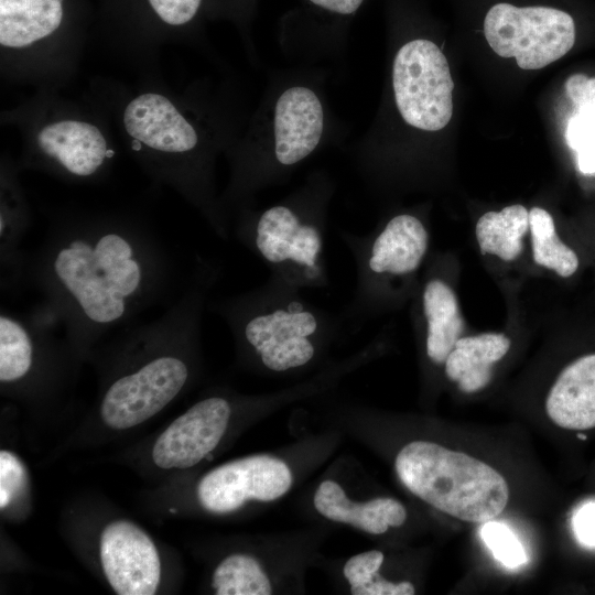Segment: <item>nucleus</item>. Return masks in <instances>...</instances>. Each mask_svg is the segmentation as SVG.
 Listing matches in <instances>:
<instances>
[{
  "label": "nucleus",
  "mask_w": 595,
  "mask_h": 595,
  "mask_svg": "<svg viewBox=\"0 0 595 595\" xmlns=\"http://www.w3.org/2000/svg\"><path fill=\"white\" fill-rule=\"evenodd\" d=\"M148 2L164 24L182 26L194 19L202 0H148Z\"/></svg>",
  "instance_id": "bb28decb"
},
{
  "label": "nucleus",
  "mask_w": 595,
  "mask_h": 595,
  "mask_svg": "<svg viewBox=\"0 0 595 595\" xmlns=\"http://www.w3.org/2000/svg\"><path fill=\"white\" fill-rule=\"evenodd\" d=\"M104 573L119 595H152L161 577V562L151 538L127 520L109 523L100 538Z\"/></svg>",
  "instance_id": "ddd939ff"
},
{
  "label": "nucleus",
  "mask_w": 595,
  "mask_h": 595,
  "mask_svg": "<svg viewBox=\"0 0 595 595\" xmlns=\"http://www.w3.org/2000/svg\"><path fill=\"white\" fill-rule=\"evenodd\" d=\"M385 560L381 551L370 550L349 558L343 574L353 595H412L415 593L409 581L391 582L378 574Z\"/></svg>",
  "instance_id": "b1692460"
},
{
  "label": "nucleus",
  "mask_w": 595,
  "mask_h": 595,
  "mask_svg": "<svg viewBox=\"0 0 595 595\" xmlns=\"http://www.w3.org/2000/svg\"><path fill=\"white\" fill-rule=\"evenodd\" d=\"M482 537L495 558L506 566L517 567L527 561L523 547L505 524L491 520L485 522Z\"/></svg>",
  "instance_id": "a878e982"
},
{
  "label": "nucleus",
  "mask_w": 595,
  "mask_h": 595,
  "mask_svg": "<svg viewBox=\"0 0 595 595\" xmlns=\"http://www.w3.org/2000/svg\"><path fill=\"white\" fill-rule=\"evenodd\" d=\"M323 128V107L312 89L284 90L274 106L273 169H288L307 158L317 148Z\"/></svg>",
  "instance_id": "2eb2a0df"
},
{
  "label": "nucleus",
  "mask_w": 595,
  "mask_h": 595,
  "mask_svg": "<svg viewBox=\"0 0 595 595\" xmlns=\"http://www.w3.org/2000/svg\"><path fill=\"white\" fill-rule=\"evenodd\" d=\"M64 19V0H0L1 57L18 63H36L51 56V40Z\"/></svg>",
  "instance_id": "4468645a"
},
{
  "label": "nucleus",
  "mask_w": 595,
  "mask_h": 595,
  "mask_svg": "<svg viewBox=\"0 0 595 595\" xmlns=\"http://www.w3.org/2000/svg\"><path fill=\"white\" fill-rule=\"evenodd\" d=\"M120 125L130 151L153 182L178 192L224 241L229 218L215 197L212 159L180 101L169 93L142 90L121 107Z\"/></svg>",
  "instance_id": "20e7f679"
},
{
  "label": "nucleus",
  "mask_w": 595,
  "mask_h": 595,
  "mask_svg": "<svg viewBox=\"0 0 595 595\" xmlns=\"http://www.w3.org/2000/svg\"><path fill=\"white\" fill-rule=\"evenodd\" d=\"M493 51L515 57L522 69H540L563 57L575 43V23L565 11L549 7L493 6L484 20Z\"/></svg>",
  "instance_id": "1a4fd4ad"
},
{
  "label": "nucleus",
  "mask_w": 595,
  "mask_h": 595,
  "mask_svg": "<svg viewBox=\"0 0 595 595\" xmlns=\"http://www.w3.org/2000/svg\"><path fill=\"white\" fill-rule=\"evenodd\" d=\"M313 504L324 518L372 536H380L390 527H400L407 519V510L399 500L378 497L365 502L353 501L343 487L332 479H325L318 485Z\"/></svg>",
  "instance_id": "a211bd4d"
},
{
  "label": "nucleus",
  "mask_w": 595,
  "mask_h": 595,
  "mask_svg": "<svg viewBox=\"0 0 595 595\" xmlns=\"http://www.w3.org/2000/svg\"><path fill=\"white\" fill-rule=\"evenodd\" d=\"M510 348V339L499 333L461 337L445 360V374L466 393L485 388L491 380V366Z\"/></svg>",
  "instance_id": "aec40b11"
},
{
  "label": "nucleus",
  "mask_w": 595,
  "mask_h": 595,
  "mask_svg": "<svg viewBox=\"0 0 595 595\" xmlns=\"http://www.w3.org/2000/svg\"><path fill=\"white\" fill-rule=\"evenodd\" d=\"M394 469L411 494L463 521L494 520L509 500L508 484L494 467L433 442L405 444Z\"/></svg>",
  "instance_id": "423d86ee"
},
{
  "label": "nucleus",
  "mask_w": 595,
  "mask_h": 595,
  "mask_svg": "<svg viewBox=\"0 0 595 595\" xmlns=\"http://www.w3.org/2000/svg\"><path fill=\"white\" fill-rule=\"evenodd\" d=\"M329 191L312 183L284 203L262 212L244 209L234 227L237 241L277 275L299 289L329 284L325 260Z\"/></svg>",
  "instance_id": "39448f33"
},
{
  "label": "nucleus",
  "mask_w": 595,
  "mask_h": 595,
  "mask_svg": "<svg viewBox=\"0 0 595 595\" xmlns=\"http://www.w3.org/2000/svg\"><path fill=\"white\" fill-rule=\"evenodd\" d=\"M207 301L203 290L186 286L163 314L126 336L121 344L136 364L104 392L100 415L108 426L126 430L149 420L187 385V357L198 344Z\"/></svg>",
  "instance_id": "f03ea898"
},
{
  "label": "nucleus",
  "mask_w": 595,
  "mask_h": 595,
  "mask_svg": "<svg viewBox=\"0 0 595 595\" xmlns=\"http://www.w3.org/2000/svg\"><path fill=\"white\" fill-rule=\"evenodd\" d=\"M573 527L582 543L595 547V504H586L575 513Z\"/></svg>",
  "instance_id": "c756f323"
},
{
  "label": "nucleus",
  "mask_w": 595,
  "mask_h": 595,
  "mask_svg": "<svg viewBox=\"0 0 595 595\" xmlns=\"http://www.w3.org/2000/svg\"><path fill=\"white\" fill-rule=\"evenodd\" d=\"M172 275L161 239L142 219L122 213L55 219L26 269V282L42 296L39 306L77 347L160 301Z\"/></svg>",
  "instance_id": "f257e3e1"
},
{
  "label": "nucleus",
  "mask_w": 595,
  "mask_h": 595,
  "mask_svg": "<svg viewBox=\"0 0 595 595\" xmlns=\"http://www.w3.org/2000/svg\"><path fill=\"white\" fill-rule=\"evenodd\" d=\"M292 484L293 475L284 461L272 455H251L208 472L197 485V498L207 511L223 515L248 501L278 500Z\"/></svg>",
  "instance_id": "9b49d317"
},
{
  "label": "nucleus",
  "mask_w": 595,
  "mask_h": 595,
  "mask_svg": "<svg viewBox=\"0 0 595 595\" xmlns=\"http://www.w3.org/2000/svg\"><path fill=\"white\" fill-rule=\"evenodd\" d=\"M20 166L1 163L0 175V271L1 290L14 293L26 282L29 256L21 244L31 224V209L18 178Z\"/></svg>",
  "instance_id": "dca6fc26"
},
{
  "label": "nucleus",
  "mask_w": 595,
  "mask_h": 595,
  "mask_svg": "<svg viewBox=\"0 0 595 595\" xmlns=\"http://www.w3.org/2000/svg\"><path fill=\"white\" fill-rule=\"evenodd\" d=\"M115 156L99 123L73 112L44 113L31 125L20 169H35L67 182L101 178Z\"/></svg>",
  "instance_id": "6e6552de"
},
{
  "label": "nucleus",
  "mask_w": 595,
  "mask_h": 595,
  "mask_svg": "<svg viewBox=\"0 0 595 595\" xmlns=\"http://www.w3.org/2000/svg\"><path fill=\"white\" fill-rule=\"evenodd\" d=\"M339 239L355 266V286L339 315L353 332L377 313L387 299L388 282L413 274L424 259L429 232L420 218L398 214L372 234L342 230Z\"/></svg>",
  "instance_id": "0eeeda50"
},
{
  "label": "nucleus",
  "mask_w": 595,
  "mask_h": 595,
  "mask_svg": "<svg viewBox=\"0 0 595 595\" xmlns=\"http://www.w3.org/2000/svg\"><path fill=\"white\" fill-rule=\"evenodd\" d=\"M207 309L229 327L241 351L275 374L312 364L345 326L339 314L311 303L301 289L273 274L257 288L208 302Z\"/></svg>",
  "instance_id": "7ed1b4c3"
},
{
  "label": "nucleus",
  "mask_w": 595,
  "mask_h": 595,
  "mask_svg": "<svg viewBox=\"0 0 595 595\" xmlns=\"http://www.w3.org/2000/svg\"><path fill=\"white\" fill-rule=\"evenodd\" d=\"M212 586L217 595H269L271 581L259 561L249 554L226 556L215 569Z\"/></svg>",
  "instance_id": "5701e85b"
},
{
  "label": "nucleus",
  "mask_w": 595,
  "mask_h": 595,
  "mask_svg": "<svg viewBox=\"0 0 595 595\" xmlns=\"http://www.w3.org/2000/svg\"><path fill=\"white\" fill-rule=\"evenodd\" d=\"M30 493V478L22 461L12 452L0 451V508L19 507Z\"/></svg>",
  "instance_id": "393cba45"
},
{
  "label": "nucleus",
  "mask_w": 595,
  "mask_h": 595,
  "mask_svg": "<svg viewBox=\"0 0 595 595\" xmlns=\"http://www.w3.org/2000/svg\"><path fill=\"white\" fill-rule=\"evenodd\" d=\"M532 255L537 264L556 272L560 277H571L578 268V258L558 236L552 216L543 208L533 207L529 212Z\"/></svg>",
  "instance_id": "4be33fe9"
},
{
  "label": "nucleus",
  "mask_w": 595,
  "mask_h": 595,
  "mask_svg": "<svg viewBox=\"0 0 595 595\" xmlns=\"http://www.w3.org/2000/svg\"><path fill=\"white\" fill-rule=\"evenodd\" d=\"M577 166L585 175L595 174V144L577 151Z\"/></svg>",
  "instance_id": "2f4dec72"
},
{
  "label": "nucleus",
  "mask_w": 595,
  "mask_h": 595,
  "mask_svg": "<svg viewBox=\"0 0 595 595\" xmlns=\"http://www.w3.org/2000/svg\"><path fill=\"white\" fill-rule=\"evenodd\" d=\"M392 86L397 108L408 125L437 131L450 122L454 82L445 55L433 42L418 39L399 48Z\"/></svg>",
  "instance_id": "9d476101"
},
{
  "label": "nucleus",
  "mask_w": 595,
  "mask_h": 595,
  "mask_svg": "<svg viewBox=\"0 0 595 595\" xmlns=\"http://www.w3.org/2000/svg\"><path fill=\"white\" fill-rule=\"evenodd\" d=\"M231 404L221 396L206 397L176 418L158 437L152 458L158 467L190 468L207 457L223 439Z\"/></svg>",
  "instance_id": "f8f14e48"
},
{
  "label": "nucleus",
  "mask_w": 595,
  "mask_h": 595,
  "mask_svg": "<svg viewBox=\"0 0 595 595\" xmlns=\"http://www.w3.org/2000/svg\"><path fill=\"white\" fill-rule=\"evenodd\" d=\"M529 229V212L516 204L500 212H487L477 221L475 232L483 253L505 261L515 260L522 250L521 239Z\"/></svg>",
  "instance_id": "412c9836"
},
{
  "label": "nucleus",
  "mask_w": 595,
  "mask_h": 595,
  "mask_svg": "<svg viewBox=\"0 0 595 595\" xmlns=\"http://www.w3.org/2000/svg\"><path fill=\"white\" fill-rule=\"evenodd\" d=\"M565 141L576 152L595 144V121L576 112L567 122Z\"/></svg>",
  "instance_id": "cd10ccee"
},
{
  "label": "nucleus",
  "mask_w": 595,
  "mask_h": 595,
  "mask_svg": "<svg viewBox=\"0 0 595 595\" xmlns=\"http://www.w3.org/2000/svg\"><path fill=\"white\" fill-rule=\"evenodd\" d=\"M425 321V351L429 359L444 364L464 331L454 291L442 280H429L421 295Z\"/></svg>",
  "instance_id": "6ab92c4d"
},
{
  "label": "nucleus",
  "mask_w": 595,
  "mask_h": 595,
  "mask_svg": "<svg viewBox=\"0 0 595 595\" xmlns=\"http://www.w3.org/2000/svg\"><path fill=\"white\" fill-rule=\"evenodd\" d=\"M564 88L567 97L576 107L595 99V77L588 78L584 74H574L566 79Z\"/></svg>",
  "instance_id": "c85d7f7f"
},
{
  "label": "nucleus",
  "mask_w": 595,
  "mask_h": 595,
  "mask_svg": "<svg viewBox=\"0 0 595 595\" xmlns=\"http://www.w3.org/2000/svg\"><path fill=\"white\" fill-rule=\"evenodd\" d=\"M312 3L332 12L350 14L355 12L364 0H310Z\"/></svg>",
  "instance_id": "7c9ffc66"
},
{
  "label": "nucleus",
  "mask_w": 595,
  "mask_h": 595,
  "mask_svg": "<svg viewBox=\"0 0 595 595\" xmlns=\"http://www.w3.org/2000/svg\"><path fill=\"white\" fill-rule=\"evenodd\" d=\"M545 410L562 429L595 428V354L577 358L561 371L549 391Z\"/></svg>",
  "instance_id": "f3484780"
}]
</instances>
